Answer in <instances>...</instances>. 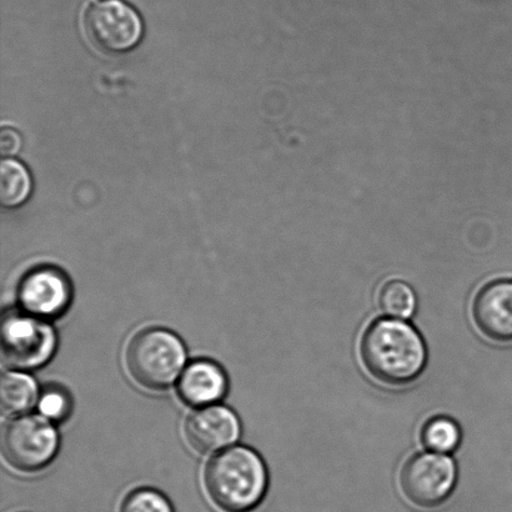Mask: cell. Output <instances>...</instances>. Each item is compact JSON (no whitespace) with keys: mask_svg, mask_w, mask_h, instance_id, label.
<instances>
[{"mask_svg":"<svg viewBox=\"0 0 512 512\" xmlns=\"http://www.w3.org/2000/svg\"><path fill=\"white\" fill-rule=\"evenodd\" d=\"M209 498L225 512L258 508L268 489L264 461L248 448H233L215 456L205 470Z\"/></svg>","mask_w":512,"mask_h":512,"instance_id":"obj_2","label":"cell"},{"mask_svg":"<svg viewBox=\"0 0 512 512\" xmlns=\"http://www.w3.org/2000/svg\"><path fill=\"white\" fill-rule=\"evenodd\" d=\"M227 390L224 371L212 361H194L179 381V395L185 403L204 406L223 398Z\"/></svg>","mask_w":512,"mask_h":512,"instance_id":"obj_11","label":"cell"},{"mask_svg":"<svg viewBox=\"0 0 512 512\" xmlns=\"http://www.w3.org/2000/svg\"><path fill=\"white\" fill-rule=\"evenodd\" d=\"M55 335L43 320L27 313H8L2 325L5 363L14 369H34L53 355Z\"/></svg>","mask_w":512,"mask_h":512,"instance_id":"obj_6","label":"cell"},{"mask_svg":"<svg viewBox=\"0 0 512 512\" xmlns=\"http://www.w3.org/2000/svg\"><path fill=\"white\" fill-rule=\"evenodd\" d=\"M38 389L30 376L22 373L5 374L0 383V405L5 414H22L33 408Z\"/></svg>","mask_w":512,"mask_h":512,"instance_id":"obj_14","label":"cell"},{"mask_svg":"<svg viewBox=\"0 0 512 512\" xmlns=\"http://www.w3.org/2000/svg\"><path fill=\"white\" fill-rule=\"evenodd\" d=\"M23 142L22 137L12 128H4L0 132V153L5 158H12L20 153L22 150Z\"/></svg>","mask_w":512,"mask_h":512,"instance_id":"obj_18","label":"cell"},{"mask_svg":"<svg viewBox=\"0 0 512 512\" xmlns=\"http://www.w3.org/2000/svg\"><path fill=\"white\" fill-rule=\"evenodd\" d=\"M378 303L381 313L388 318L408 320L418 308V296L406 281L393 279L381 285Z\"/></svg>","mask_w":512,"mask_h":512,"instance_id":"obj_15","label":"cell"},{"mask_svg":"<svg viewBox=\"0 0 512 512\" xmlns=\"http://www.w3.org/2000/svg\"><path fill=\"white\" fill-rule=\"evenodd\" d=\"M120 512H173V509L158 491L142 489L127 496Z\"/></svg>","mask_w":512,"mask_h":512,"instance_id":"obj_16","label":"cell"},{"mask_svg":"<svg viewBox=\"0 0 512 512\" xmlns=\"http://www.w3.org/2000/svg\"><path fill=\"white\" fill-rule=\"evenodd\" d=\"M39 410L45 418L55 421L64 420L70 410L68 395L57 389L45 391L39 401Z\"/></svg>","mask_w":512,"mask_h":512,"instance_id":"obj_17","label":"cell"},{"mask_svg":"<svg viewBox=\"0 0 512 512\" xmlns=\"http://www.w3.org/2000/svg\"><path fill=\"white\" fill-rule=\"evenodd\" d=\"M33 182L28 169L13 159L0 165V203L4 208H18L32 195Z\"/></svg>","mask_w":512,"mask_h":512,"instance_id":"obj_13","label":"cell"},{"mask_svg":"<svg viewBox=\"0 0 512 512\" xmlns=\"http://www.w3.org/2000/svg\"><path fill=\"white\" fill-rule=\"evenodd\" d=\"M182 340L170 331L149 329L130 341L127 366L138 384L152 390L169 388L182 373L185 364Z\"/></svg>","mask_w":512,"mask_h":512,"instance_id":"obj_3","label":"cell"},{"mask_svg":"<svg viewBox=\"0 0 512 512\" xmlns=\"http://www.w3.org/2000/svg\"><path fill=\"white\" fill-rule=\"evenodd\" d=\"M240 425L237 415L224 406H209L195 411L185 425L190 446L200 454H213L238 440Z\"/></svg>","mask_w":512,"mask_h":512,"instance_id":"obj_10","label":"cell"},{"mask_svg":"<svg viewBox=\"0 0 512 512\" xmlns=\"http://www.w3.org/2000/svg\"><path fill=\"white\" fill-rule=\"evenodd\" d=\"M2 448L5 459L15 469L39 470L57 453V431L39 416H22L10 421L5 428Z\"/></svg>","mask_w":512,"mask_h":512,"instance_id":"obj_7","label":"cell"},{"mask_svg":"<svg viewBox=\"0 0 512 512\" xmlns=\"http://www.w3.org/2000/svg\"><path fill=\"white\" fill-rule=\"evenodd\" d=\"M458 479V464L453 458L426 451L411 455L401 466L399 485L409 503L436 509L453 496Z\"/></svg>","mask_w":512,"mask_h":512,"instance_id":"obj_4","label":"cell"},{"mask_svg":"<svg viewBox=\"0 0 512 512\" xmlns=\"http://www.w3.org/2000/svg\"><path fill=\"white\" fill-rule=\"evenodd\" d=\"M18 298L25 313L39 319H52L68 308L72 288L62 271L44 266L24 276Z\"/></svg>","mask_w":512,"mask_h":512,"instance_id":"obj_8","label":"cell"},{"mask_svg":"<svg viewBox=\"0 0 512 512\" xmlns=\"http://www.w3.org/2000/svg\"><path fill=\"white\" fill-rule=\"evenodd\" d=\"M421 445L430 453L450 455L461 446L463 430L448 415H436L425 421L420 431Z\"/></svg>","mask_w":512,"mask_h":512,"instance_id":"obj_12","label":"cell"},{"mask_svg":"<svg viewBox=\"0 0 512 512\" xmlns=\"http://www.w3.org/2000/svg\"><path fill=\"white\" fill-rule=\"evenodd\" d=\"M471 315L486 339L495 343L512 341V280L485 284L475 295Z\"/></svg>","mask_w":512,"mask_h":512,"instance_id":"obj_9","label":"cell"},{"mask_svg":"<svg viewBox=\"0 0 512 512\" xmlns=\"http://www.w3.org/2000/svg\"><path fill=\"white\" fill-rule=\"evenodd\" d=\"M366 373L389 388L414 384L425 373L428 346L420 331L408 321L378 318L366 326L359 343Z\"/></svg>","mask_w":512,"mask_h":512,"instance_id":"obj_1","label":"cell"},{"mask_svg":"<svg viewBox=\"0 0 512 512\" xmlns=\"http://www.w3.org/2000/svg\"><path fill=\"white\" fill-rule=\"evenodd\" d=\"M84 27L100 52L119 55L142 42L144 25L139 14L122 0H103L85 13Z\"/></svg>","mask_w":512,"mask_h":512,"instance_id":"obj_5","label":"cell"}]
</instances>
